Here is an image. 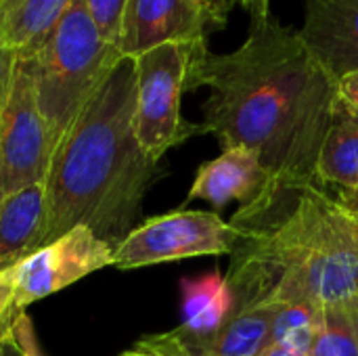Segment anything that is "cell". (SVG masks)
Here are the masks:
<instances>
[{
	"mask_svg": "<svg viewBox=\"0 0 358 356\" xmlns=\"http://www.w3.org/2000/svg\"><path fill=\"white\" fill-rule=\"evenodd\" d=\"M206 86L203 134L224 149H250L279 185L317 180V162L336 111V82L298 29L277 17L250 21L248 38L216 55L199 44L189 90Z\"/></svg>",
	"mask_w": 358,
	"mask_h": 356,
	"instance_id": "6da1fadb",
	"label": "cell"
},
{
	"mask_svg": "<svg viewBox=\"0 0 358 356\" xmlns=\"http://www.w3.org/2000/svg\"><path fill=\"white\" fill-rule=\"evenodd\" d=\"M233 311L358 296V248L346 212L315 183L268 185L229 220Z\"/></svg>",
	"mask_w": 358,
	"mask_h": 356,
	"instance_id": "7a4b0ae2",
	"label": "cell"
},
{
	"mask_svg": "<svg viewBox=\"0 0 358 356\" xmlns=\"http://www.w3.org/2000/svg\"><path fill=\"white\" fill-rule=\"evenodd\" d=\"M134 115L136 67L124 57L55 147L40 248L73 227L115 248L134 229L157 168L136 138Z\"/></svg>",
	"mask_w": 358,
	"mask_h": 356,
	"instance_id": "3957f363",
	"label": "cell"
},
{
	"mask_svg": "<svg viewBox=\"0 0 358 356\" xmlns=\"http://www.w3.org/2000/svg\"><path fill=\"white\" fill-rule=\"evenodd\" d=\"M120 59L124 57L101 34L86 0H73L44 44L25 59L55 147Z\"/></svg>",
	"mask_w": 358,
	"mask_h": 356,
	"instance_id": "277c9868",
	"label": "cell"
},
{
	"mask_svg": "<svg viewBox=\"0 0 358 356\" xmlns=\"http://www.w3.org/2000/svg\"><path fill=\"white\" fill-rule=\"evenodd\" d=\"M199 44H162L134 57V128L143 151L155 164L172 147L195 134H203L201 124H189L180 113V101L189 90L191 63Z\"/></svg>",
	"mask_w": 358,
	"mask_h": 356,
	"instance_id": "5b68a950",
	"label": "cell"
},
{
	"mask_svg": "<svg viewBox=\"0 0 358 356\" xmlns=\"http://www.w3.org/2000/svg\"><path fill=\"white\" fill-rule=\"evenodd\" d=\"M235 241L237 233L233 225L216 212L176 210L134 227L113 248L111 266L134 271L187 258L231 256Z\"/></svg>",
	"mask_w": 358,
	"mask_h": 356,
	"instance_id": "8992f818",
	"label": "cell"
},
{
	"mask_svg": "<svg viewBox=\"0 0 358 356\" xmlns=\"http://www.w3.org/2000/svg\"><path fill=\"white\" fill-rule=\"evenodd\" d=\"M113 248L88 227H73L59 239L0 269L2 283L10 290L17 311L57 294L76 281L111 266Z\"/></svg>",
	"mask_w": 358,
	"mask_h": 356,
	"instance_id": "52a82bcc",
	"label": "cell"
},
{
	"mask_svg": "<svg viewBox=\"0 0 358 356\" xmlns=\"http://www.w3.org/2000/svg\"><path fill=\"white\" fill-rule=\"evenodd\" d=\"M55 143L38 107L25 59H17L13 84L0 113V176L4 193L44 183Z\"/></svg>",
	"mask_w": 358,
	"mask_h": 356,
	"instance_id": "ba28073f",
	"label": "cell"
},
{
	"mask_svg": "<svg viewBox=\"0 0 358 356\" xmlns=\"http://www.w3.org/2000/svg\"><path fill=\"white\" fill-rule=\"evenodd\" d=\"M229 8L220 0H126L117 50L134 59L162 44H199L224 29Z\"/></svg>",
	"mask_w": 358,
	"mask_h": 356,
	"instance_id": "9c48e42d",
	"label": "cell"
},
{
	"mask_svg": "<svg viewBox=\"0 0 358 356\" xmlns=\"http://www.w3.org/2000/svg\"><path fill=\"white\" fill-rule=\"evenodd\" d=\"M298 34L334 82L358 71V0H304Z\"/></svg>",
	"mask_w": 358,
	"mask_h": 356,
	"instance_id": "30bf717a",
	"label": "cell"
},
{
	"mask_svg": "<svg viewBox=\"0 0 358 356\" xmlns=\"http://www.w3.org/2000/svg\"><path fill=\"white\" fill-rule=\"evenodd\" d=\"M268 185H273V176L260 164L256 153L241 147L224 149L216 159L199 166L187 201L206 199L220 210L235 199L243 204L252 201Z\"/></svg>",
	"mask_w": 358,
	"mask_h": 356,
	"instance_id": "8fae6325",
	"label": "cell"
},
{
	"mask_svg": "<svg viewBox=\"0 0 358 356\" xmlns=\"http://www.w3.org/2000/svg\"><path fill=\"white\" fill-rule=\"evenodd\" d=\"M275 306L231 311V315L208 334H191L180 325L172 334L193 356H258L273 346Z\"/></svg>",
	"mask_w": 358,
	"mask_h": 356,
	"instance_id": "7c38bea8",
	"label": "cell"
},
{
	"mask_svg": "<svg viewBox=\"0 0 358 356\" xmlns=\"http://www.w3.org/2000/svg\"><path fill=\"white\" fill-rule=\"evenodd\" d=\"M44 214V183L4 195L0 204V264L8 266L40 248Z\"/></svg>",
	"mask_w": 358,
	"mask_h": 356,
	"instance_id": "4fadbf2b",
	"label": "cell"
},
{
	"mask_svg": "<svg viewBox=\"0 0 358 356\" xmlns=\"http://www.w3.org/2000/svg\"><path fill=\"white\" fill-rule=\"evenodd\" d=\"M73 0H0V36L19 57H31Z\"/></svg>",
	"mask_w": 358,
	"mask_h": 356,
	"instance_id": "5bb4252c",
	"label": "cell"
},
{
	"mask_svg": "<svg viewBox=\"0 0 358 356\" xmlns=\"http://www.w3.org/2000/svg\"><path fill=\"white\" fill-rule=\"evenodd\" d=\"M317 180L350 191L358 187V120L336 105L317 162Z\"/></svg>",
	"mask_w": 358,
	"mask_h": 356,
	"instance_id": "9a60e30c",
	"label": "cell"
},
{
	"mask_svg": "<svg viewBox=\"0 0 358 356\" xmlns=\"http://www.w3.org/2000/svg\"><path fill=\"white\" fill-rule=\"evenodd\" d=\"M182 329L208 334L216 329L233 311V296L227 277L220 273L185 279L182 283Z\"/></svg>",
	"mask_w": 358,
	"mask_h": 356,
	"instance_id": "2e32d148",
	"label": "cell"
},
{
	"mask_svg": "<svg viewBox=\"0 0 358 356\" xmlns=\"http://www.w3.org/2000/svg\"><path fill=\"white\" fill-rule=\"evenodd\" d=\"M310 356H358V296L323 304Z\"/></svg>",
	"mask_w": 358,
	"mask_h": 356,
	"instance_id": "e0dca14e",
	"label": "cell"
},
{
	"mask_svg": "<svg viewBox=\"0 0 358 356\" xmlns=\"http://www.w3.org/2000/svg\"><path fill=\"white\" fill-rule=\"evenodd\" d=\"M321 311L323 304L315 300H298L275 306L273 346L308 355L319 329Z\"/></svg>",
	"mask_w": 358,
	"mask_h": 356,
	"instance_id": "ac0fdd59",
	"label": "cell"
},
{
	"mask_svg": "<svg viewBox=\"0 0 358 356\" xmlns=\"http://www.w3.org/2000/svg\"><path fill=\"white\" fill-rule=\"evenodd\" d=\"M0 356H42L31 319L25 313H21L0 336Z\"/></svg>",
	"mask_w": 358,
	"mask_h": 356,
	"instance_id": "d6986e66",
	"label": "cell"
},
{
	"mask_svg": "<svg viewBox=\"0 0 358 356\" xmlns=\"http://www.w3.org/2000/svg\"><path fill=\"white\" fill-rule=\"evenodd\" d=\"M86 6L92 15L94 23L99 25L101 34L117 48L126 0H86Z\"/></svg>",
	"mask_w": 358,
	"mask_h": 356,
	"instance_id": "ffe728a7",
	"label": "cell"
},
{
	"mask_svg": "<svg viewBox=\"0 0 358 356\" xmlns=\"http://www.w3.org/2000/svg\"><path fill=\"white\" fill-rule=\"evenodd\" d=\"M336 105L358 120V71H350L336 82Z\"/></svg>",
	"mask_w": 358,
	"mask_h": 356,
	"instance_id": "44dd1931",
	"label": "cell"
},
{
	"mask_svg": "<svg viewBox=\"0 0 358 356\" xmlns=\"http://www.w3.org/2000/svg\"><path fill=\"white\" fill-rule=\"evenodd\" d=\"M17 55L6 46V42L0 36V113L2 107L6 103L10 84H13V76H15V67H17Z\"/></svg>",
	"mask_w": 358,
	"mask_h": 356,
	"instance_id": "7402d4cb",
	"label": "cell"
},
{
	"mask_svg": "<svg viewBox=\"0 0 358 356\" xmlns=\"http://www.w3.org/2000/svg\"><path fill=\"white\" fill-rule=\"evenodd\" d=\"M143 342L149 344L151 348H155L157 353H162L164 356H193L172 332H166V334H159V336H149Z\"/></svg>",
	"mask_w": 358,
	"mask_h": 356,
	"instance_id": "603a6c76",
	"label": "cell"
},
{
	"mask_svg": "<svg viewBox=\"0 0 358 356\" xmlns=\"http://www.w3.org/2000/svg\"><path fill=\"white\" fill-rule=\"evenodd\" d=\"M2 266H4V264H0V269H2ZM19 315H21V311H17L10 290H8V287L2 283V279H0V336L10 327V323H13Z\"/></svg>",
	"mask_w": 358,
	"mask_h": 356,
	"instance_id": "cb8c5ba5",
	"label": "cell"
},
{
	"mask_svg": "<svg viewBox=\"0 0 358 356\" xmlns=\"http://www.w3.org/2000/svg\"><path fill=\"white\" fill-rule=\"evenodd\" d=\"M229 10L235 6V4H241L248 15H250V21L254 19H266L271 15V0H220Z\"/></svg>",
	"mask_w": 358,
	"mask_h": 356,
	"instance_id": "d4e9b609",
	"label": "cell"
},
{
	"mask_svg": "<svg viewBox=\"0 0 358 356\" xmlns=\"http://www.w3.org/2000/svg\"><path fill=\"white\" fill-rule=\"evenodd\" d=\"M338 204L346 210L358 212V187L350 189V191H338Z\"/></svg>",
	"mask_w": 358,
	"mask_h": 356,
	"instance_id": "484cf974",
	"label": "cell"
},
{
	"mask_svg": "<svg viewBox=\"0 0 358 356\" xmlns=\"http://www.w3.org/2000/svg\"><path fill=\"white\" fill-rule=\"evenodd\" d=\"M120 356H164L162 353H157L155 348H151L149 344H145L143 340L132 348V350H126V353H122Z\"/></svg>",
	"mask_w": 358,
	"mask_h": 356,
	"instance_id": "4316f807",
	"label": "cell"
},
{
	"mask_svg": "<svg viewBox=\"0 0 358 356\" xmlns=\"http://www.w3.org/2000/svg\"><path fill=\"white\" fill-rule=\"evenodd\" d=\"M258 356H310V355L294 353V350H287V348H281V346H268L264 353H260Z\"/></svg>",
	"mask_w": 358,
	"mask_h": 356,
	"instance_id": "83f0119b",
	"label": "cell"
},
{
	"mask_svg": "<svg viewBox=\"0 0 358 356\" xmlns=\"http://www.w3.org/2000/svg\"><path fill=\"white\" fill-rule=\"evenodd\" d=\"M344 212H346V220H348L350 233H352V237H355V243H357V248H358V212L346 210V208H344Z\"/></svg>",
	"mask_w": 358,
	"mask_h": 356,
	"instance_id": "f1b7e54d",
	"label": "cell"
},
{
	"mask_svg": "<svg viewBox=\"0 0 358 356\" xmlns=\"http://www.w3.org/2000/svg\"><path fill=\"white\" fill-rule=\"evenodd\" d=\"M4 195H6V193H4V189H2V176H0V204H2V199H4Z\"/></svg>",
	"mask_w": 358,
	"mask_h": 356,
	"instance_id": "f546056e",
	"label": "cell"
},
{
	"mask_svg": "<svg viewBox=\"0 0 358 356\" xmlns=\"http://www.w3.org/2000/svg\"><path fill=\"white\" fill-rule=\"evenodd\" d=\"M195 2H208V0H195Z\"/></svg>",
	"mask_w": 358,
	"mask_h": 356,
	"instance_id": "4dcf8cb0",
	"label": "cell"
}]
</instances>
